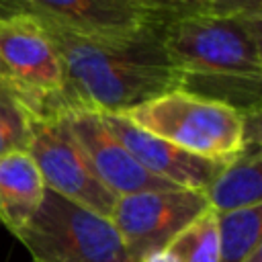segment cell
I'll use <instances>...</instances> for the list:
<instances>
[{
  "instance_id": "obj_6",
  "label": "cell",
  "mask_w": 262,
  "mask_h": 262,
  "mask_svg": "<svg viewBox=\"0 0 262 262\" xmlns=\"http://www.w3.org/2000/svg\"><path fill=\"white\" fill-rule=\"evenodd\" d=\"M31 127L27 154L33 158L45 188L111 219L117 196L98 180L63 113L31 115Z\"/></svg>"
},
{
  "instance_id": "obj_15",
  "label": "cell",
  "mask_w": 262,
  "mask_h": 262,
  "mask_svg": "<svg viewBox=\"0 0 262 262\" xmlns=\"http://www.w3.org/2000/svg\"><path fill=\"white\" fill-rule=\"evenodd\" d=\"M31 113L14 90L0 80V158L27 151L31 143Z\"/></svg>"
},
{
  "instance_id": "obj_4",
  "label": "cell",
  "mask_w": 262,
  "mask_h": 262,
  "mask_svg": "<svg viewBox=\"0 0 262 262\" xmlns=\"http://www.w3.org/2000/svg\"><path fill=\"white\" fill-rule=\"evenodd\" d=\"M14 237L33 262H131L108 217L47 188L39 209Z\"/></svg>"
},
{
  "instance_id": "obj_9",
  "label": "cell",
  "mask_w": 262,
  "mask_h": 262,
  "mask_svg": "<svg viewBox=\"0 0 262 262\" xmlns=\"http://www.w3.org/2000/svg\"><path fill=\"white\" fill-rule=\"evenodd\" d=\"M100 119L141 168L178 188L205 192V188L217 178V174L225 166V162H215L188 154L172 145L170 141L139 129L121 113H100Z\"/></svg>"
},
{
  "instance_id": "obj_16",
  "label": "cell",
  "mask_w": 262,
  "mask_h": 262,
  "mask_svg": "<svg viewBox=\"0 0 262 262\" xmlns=\"http://www.w3.org/2000/svg\"><path fill=\"white\" fill-rule=\"evenodd\" d=\"M151 25L162 27L180 18L211 14V0H127Z\"/></svg>"
},
{
  "instance_id": "obj_3",
  "label": "cell",
  "mask_w": 262,
  "mask_h": 262,
  "mask_svg": "<svg viewBox=\"0 0 262 262\" xmlns=\"http://www.w3.org/2000/svg\"><path fill=\"white\" fill-rule=\"evenodd\" d=\"M172 145L215 162H231L246 147V115L225 102L174 88L121 113Z\"/></svg>"
},
{
  "instance_id": "obj_1",
  "label": "cell",
  "mask_w": 262,
  "mask_h": 262,
  "mask_svg": "<svg viewBox=\"0 0 262 262\" xmlns=\"http://www.w3.org/2000/svg\"><path fill=\"white\" fill-rule=\"evenodd\" d=\"M43 27L63 66L68 108L127 113L158 94L180 88V74L170 63L156 25L127 39L82 37L49 23Z\"/></svg>"
},
{
  "instance_id": "obj_18",
  "label": "cell",
  "mask_w": 262,
  "mask_h": 262,
  "mask_svg": "<svg viewBox=\"0 0 262 262\" xmlns=\"http://www.w3.org/2000/svg\"><path fill=\"white\" fill-rule=\"evenodd\" d=\"M139 262H176L174 256L164 248V250H158V252H151L147 256H143Z\"/></svg>"
},
{
  "instance_id": "obj_13",
  "label": "cell",
  "mask_w": 262,
  "mask_h": 262,
  "mask_svg": "<svg viewBox=\"0 0 262 262\" xmlns=\"http://www.w3.org/2000/svg\"><path fill=\"white\" fill-rule=\"evenodd\" d=\"M219 262H244V258L262 244V205L215 213Z\"/></svg>"
},
{
  "instance_id": "obj_5",
  "label": "cell",
  "mask_w": 262,
  "mask_h": 262,
  "mask_svg": "<svg viewBox=\"0 0 262 262\" xmlns=\"http://www.w3.org/2000/svg\"><path fill=\"white\" fill-rule=\"evenodd\" d=\"M0 80L35 117L66 111L59 53L43 23L29 12L0 18Z\"/></svg>"
},
{
  "instance_id": "obj_11",
  "label": "cell",
  "mask_w": 262,
  "mask_h": 262,
  "mask_svg": "<svg viewBox=\"0 0 262 262\" xmlns=\"http://www.w3.org/2000/svg\"><path fill=\"white\" fill-rule=\"evenodd\" d=\"M43 194V178L27 151L0 158V221L12 233L35 215Z\"/></svg>"
},
{
  "instance_id": "obj_7",
  "label": "cell",
  "mask_w": 262,
  "mask_h": 262,
  "mask_svg": "<svg viewBox=\"0 0 262 262\" xmlns=\"http://www.w3.org/2000/svg\"><path fill=\"white\" fill-rule=\"evenodd\" d=\"M209 207L203 190L168 188L119 196L111 221L131 262L164 250Z\"/></svg>"
},
{
  "instance_id": "obj_20",
  "label": "cell",
  "mask_w": 262,
  "mask_h": 262,
  "mask_svg": "<svg viewBox=\"0 0 262 262\" xmlns=\"http://www.w3.org/2000/svg\"><path fill=\"white\" fill-rule=\"evenodd\" d=\"M244 262H262V244L256 246V248L244 258Z\"/></svg>"
},
{
  "instance_id": "obj_12",
  "label": "cell",
  "mask_w": 262,
  "mask_h": 262,
  "mask_svg": "<svg viewBox=\"0 0 262 262\" xmlns=\"http://www.w3.org/2000/svg\"><path fill=\"white\" fill-rule=\"evenodd\" d=\"M207 203L215 213H229L262 205V156L260 141L248 143L217 178L205 188Z\"/></svg>"
},
{
  "instance_id": "obj_19",
  "label": "cell",
  "mask_w": 262,
  "mask_h": 262,
  "mask_svg": "<svg viewBox=\"0 0 262 262\" xmlns=\"http://www.w3.org/2000/svg\"><path fill=\"white\" fill-rule=\"evenodd\" d=\"M18 12H23V8L18 6L16 0H0V18L12 16V14H18Z\"/></svg>"
},
{
  "instance_id": "obj_8",
  "label": "cell",
  "mask_w": 262,
  "mask_h": 262,
  "mask_svg": "<svg viewBox=\"0 0 262 262\" xmlns=\"http://www.w3.org/2000/svg\"><path fill=\"white\" fill-rule=\"evenodd\" d=\"M63 117L90 160L98 180L119 199L145 190L178 188L162 178H156L123 147V143L104 127L100 113L88 108H66Z\"/></svg>"
},
{
  "instance_id": "obj_2",
  "label": "cell",
  "mask_w": 262,
  "mask_h": 262,
  "mask_svg": "<svg viewBox=\"0 0 262 262\" xmlns=\"http://www.w3.org/2000/svg\"><path fill=\"white\" fill-rule=\"evenodd\" d=\"M180 88L188 82L262 80V18L199 14L160 27Z\"/></svg>"
},
{
  "instance_id": "obj_17",
  "label": "cell",
  "mask_w": 262,
  "mask_h": 262,
  "mask_svg": "<svg viewBox=\"0 0 262 262\" xmlns=\"http://www.w3.org/2000/svg\"><path fill=\"white\" fill-rule=\"evenodd\" d=\"M211 14L262 18V0H211Z\"/></svg>"
},
{
  "instance_id": "obj_14",
  "label": "cell",
  "mask_w": 262,
  "mask_h": 262,
  "mask_svg": "<svg viewBox=\"0 0 262 262\" xmlns=\"http://www.w3.org/2000/svg\"><path fill=\"white\" fill-rule=\"evenodd\" d=\"M166 250L176 262H219L215 211L207 209L199 215L166 246Z\"/></svg>"
},
{
  "instance_id": "obj_10",
  "label": "cell",
  "mask_w": 262,
  "mask_h": 262,
  "mask_svg": "<svg viewBox=\"0 0 262 262\" xmlns=\"http://www.w3.org/2000/svg\"><path fill=\"white\" fill-rule=\"evenodd\" d=\"M23 12L82 37L127 39L151 23L127 0H16Z\"/></svg>"
}]
</instances>
